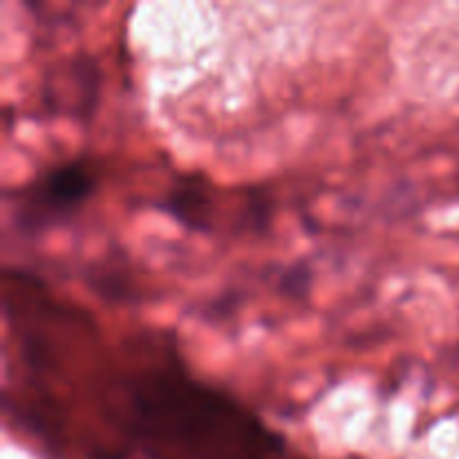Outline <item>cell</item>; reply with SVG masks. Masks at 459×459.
Returning a JSON list of instances; mask_svg holds the SVG:
<instances>
[{"instance_id": "6da1fadb", "label": "cell", "mask_w": 459, "mask_h": 459, "mask_svg": "<svg viewBox=\"0 0 459 459\" xmlns=\"http://www.w3.org/2000/svg\"><path fill=\"white\" fill-rule=\"evenodd\" d=\"M94 188V178L83 164H63L31 182L18 197L16 220L25 231L56 224L79 209Z\"/></svg>"}]
</instances>
